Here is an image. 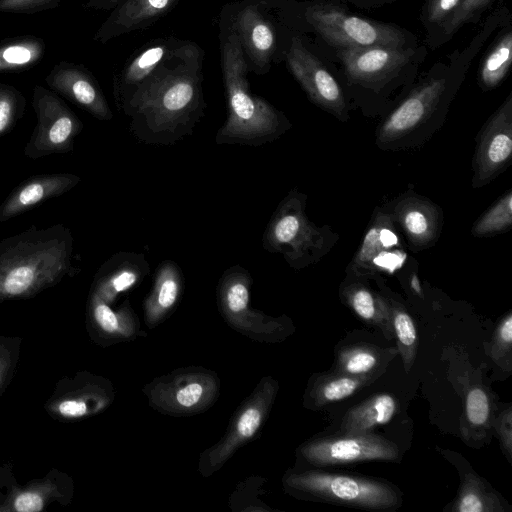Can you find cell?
<instances>
[{"label": "cell", "mask_w": 512, "mask_h": 512, "mask_svg": "<svg viewBox=\"0 0 512 512\" xmlns=\"http://www.w3.org/2000/svg\"><path fill=\"white\" fill-rule=\"evenodd\" d=\"M42 507V498L34 493L21 494L15 501V508L19 512H37Z\"/></svg>", "instance_id": "cell-42"}, {"label": "cell", "mask_w": 512, "mask_h": 512, "mask_svg": "<svg viewBox=\"0 0 512 512\" xmlns=\"http://www.w3.org/2000/svg\"><path fill=\"white\" fill-rule=\"evenodd\" d=\"M26 100L15 87L5 84L0 93V135L8 132L23 116Z\"/></svg>", "instance_id": "cell-37"}, {"label": "cell", "mask_w": 512, "mask_h": 512, "mask_svg": "<svg viewBox=\"0 0 512 512\" xmlns=\"http://www.w3.org/2000/svg\"><path fill=\"white\" fill-rule=\"evenodd\" d=\"M345 304L367 325L379 329L392 340V330L386 298L360 282H351L341 289Z\"/></svg>", "instance_id": "cell-29"}, {"label": "cell", "mask_w": 512, "mask_h": 512, "mask_svg": "<svg viewBox=\"0 0 512 512\" xmlns=\"http://www.w3.org/2000/svg\"><path fill=\"white\" fill-rule=\"evenodd\" d=\"M286 61L311 101L342 121L347 119V105L339 84L299 38H292Z\"/></svg>", "instance_id": "cell-13"}, {"label": "cell", "mask_w": 512, "mask_h": 512, "mask_svg": "<svg viewBox=\"0 0 512 512\" xmlns=\"http://www.w3.org/2000/svg\"><path fill=\"white\" fill-rule=\"evenodd\" d=\"M238 36L248 66L266 73L276 50V34L272 23L257 4H247L238 10L230 22Z\"/></svg>", "instance_id": "cell-18"}, {"label": "cell", "mask_w": 512, "mask_h": 512, "mask_svg": "<svg viewBox=\"0 0 512 512\" xmlns=\"http://www.w3.org/2000/svg\"><path fill=\"white\" fill-rule=\"evenodd\" d=\"M393 218L398 221L410 247L422 250L435 243L443 223L441 209L418 195H407L395 203Z\"/></svg>", "instance_id": "cell-21"}, {"label": "cell", "mask_w": 512, "mask_h": 512, "mask_svg": "<svg viewBox=\"0 0 512 512\" xmlns=\"http://www.w3.org/2000/svg\"><path fill=\"white\" fill-rule=\"evenodd\" d=\"M460 2L461 0H428L425 7V23L443 26Z\"/></svg>", "instance_id": "cell-41"}, {"label": "cell", "mask_w": 512, "mask_h": 512, "mask_svg": "<svg viewBox=\"0 0 512 512\" xmlns=\"http://www.w3.org/2000/svg\"><path fill=\"white\" fill-rule=\"evenodd\" d=\"M410 287L412 291L417 295H422V288L417 275H413L410 279Z\"/></svg>", "instance_id": "cell-45"}, {"label": "cell", "mask_w": 512, "mask_h": 512, "mask_svg": "<svg viewBox=\"0 0 512 512\" xmlns=\"http://www.w3.org/2000/svg\"><path fill=\"white\" fill-rule=\"evenodd\" d=\"M149 272L142 254L120 252L109 258L97 274L98 295L104 301L133 288Z\"/></svg>", "instance_id": "cell-25"}, {"label": "cell", "mask_w": 512, "mask_h": 512, "mask_svg": "<svg viewBox=\"0 0 512 512\" xmlns=\"http://www.w3.org/2000/svg\"><path fill=\"white\" fill-rule=\"evenodd\" d=\"M494 0H461L459 6L443 25L445 36H452L463 25L477 21Z\"/></svg>", "instance_id": "cell-38"}, {"label": "cell", "mask_w": 512, "mask_h": 512, "mask_svg": "<svg viewBox=\"0 0 512 512\" xmlns=\"http://www.w3.org/2000/svg\"><path fill=\"white\" fill-rule=\"evenodd\" d=\"M398 354L397 348H382L369 343H353L335 350L333 370L355 377H380Z\"/></svg>", "instance_id": "cell-26"}, {"label": "cell", "mask_w": 512, "mask_h": 512, "mask_svg": "<svg viewBox=\"0 0 512 512\" xmlns=\"http://www.w3.org/2000/svg\"><path fill=\"white\" fill-rule=\"evenodd\" d=\"M149 405L162 414L191 416L208 410L220 395L218 375L203 367H184L155 378L144 388Z\"/></svg>", "instance_id": "cell-7"}, {"label": "cell", "mask_w": 512, "mask_h": 512, "mask_svg": "<svg viewBox=\"0 0 512 512\" xmlns=\"http://www.w3.org/2000/svg\"><path fill=\"white\" fill-rule=\"evenodd\" d=\"M512 61V32L502 31L483 59L479 70V84L485 90L497 87L506 77Z\"/></svg>", "instance_id": "cell-33"}, {"label": "cell", "mask_w": 512, "mask_h": 512, "mask_svg": "<svg viewBox=\"0 0 512 512\" xmlns=\"http://www.w3.org/2000/svg\"><path fill=\"white\" fill-rule=\"evenodd\" d=\"M182 289L183 277L179 267L172 261L163 262L144 304V320L149 328L159 325L172 313Z\"/></svg>", "instance_id": "cell-27"}, {"label": "cell", "mask_w": 512, "mask_h": 512, "mask_svg": "<svg viewBox=\"0 0 512 512\" xmlns=\"http://www.w3.org/2000/svg\"><path fill=\"white\" fill-rule=\"evenodd\" d=\"M512 225V191L508 190L473 225L475 237H488L503 233Z\"/></svg>", "instance_id": "cell-35"}, {"label": "cell", "mask_w": 512, "mask_h": 512, "mask_svg": "<svg viewBox=\"0 0 512 512\" xmlns=\"http://www.w3.org/2000/svg\"><path fill=\"white\" fill-rule=\"evenodd\" d=\"M458 470L460 485L454 500L444 510L450 512H506L509 503L478 475L460 454L450 450H439Z\"/></svg>", "instance_id": "cell-19"}, {"label": "cell", "mask_w": 512, "mask_h": 512, "mask_svg": "<svg viewBox=\"0 0 512 512\" xmlns=\"http://www.w3.org/2000/svg\"><path fill=\"white\" fill-rule=\"evenodd\" d=\"M282 482L288 494L302 500L384 512L402 506L400 489L379 478L310 469L288 471Z\"/></svg>", "instance_id": "cell-4"}, {"label": "cell", "mask_w": 512, "mask_h": 512, "mask_svg": "<svg viewBox=\"0 0 512 512\" xmlns=\"http://www.w3.org/2000/svg\"><path fill=\"white\" fill-rule=\"evenodd\" d=\"M278 389V382L270 376L258 383L234 413L222 438L201 454L198 470L203 477L217 472L237 450L260 432Z\"/></svg>", "instance_id": "cell-8"}, {"label": "cell", "mask_w": 512, "mask_h": 512, "mask_svg": "<svg viewBox=\"0 0 512 512\" xmlns=\"http://www.w3.org/2000/svg\"><path fill=\"white\" fill-rule=\"evenodd\" d=\"M487 354L502 369L511 370L512 313L508 312L498 323L488 344Z\"/></svg>", "instance_id": "cell-36"}, {"label": "cell", "mask_w": 512, "mask_h": 512, "mask_svg": "<svg viewBox=\"0 0 512 512\" xmlns=\"http://www.w3.org/2000/svg\"><path fill=\"white\" fill-rule=\"evenodd\" d=\"M59 411L65 416L78 417L86 413L87 407L82 401L68 400L60 404Z\"/></svg>", "instance_id": "cell-43"}, {"label": "cell", "mask_w": 512, "mask_h": 512, "mask_svg": "<svg viewBox=\"0 0 512 512\" xmlns=\"http://www.w3.org/2000/svg\"><path fill=\"white\" fill-rule=\"evenodd\" d=\"M189 41L173 37L153 39L138 49L113 78V96L122 109L135 91L163 64L174 59Z\"/></svg>", "instance_id": "cell-15"}, {"label": "cell", "mask_w": 512, "mask_h": 512, "mask_svg": "<svg viewBox=\"0 0 512 512\" xmlns=\"http://www.w3.org/2000/svg\"><path fill=\"white\" fill-rule=\"evenodd\" d=\"M61 0H0V12L34 14L55 8Z\"/></svg>", "instance_id": "cell-40"}, {"label": "cell", "mask_w": 512, "mask_h": 512, "mask_svg": "<svg viewBox=\"0 0 512 512\" xmlns=\"http://www.w3.org/2000/svg\"><path fill=\"white\" fill-rule=\"evenodd\" d=\"M52 91L64 96L99 120H110L112 111L99 83L83 65L60 61L45 77Z\"/></svg>", "instance_id": "cell-17"}, {"label": "cell", "mask_w": 512, "mask_h": 512, "mask_svg": "<svg viewBox=\"0 0 512 512\" xmlns=\"http://www.w3.org/2000/svg\"><path fill=\"white\" fill-rule=\"evenodd\" d=\"M397 411L396 398L388 393L373 395L344 414L340 431L342 433L368 432L376 426L392 420Z\"/></svg>", "instance_id": "cell-30"}, {"label": "cell", "mask_w": 512, "mask_h": 512, "mask_svg": "<svg viewBox=\"0 0 512 512\" xmlns=\"http://www.w3.org/2000/svg\"><path fill=\"white\" fill-rule=\"evenodd\" d=\"M179 0H123L94 35V40L106 44L114 38L150 27L169 13Z\"/></svg>", "instance_id": "cell-20"}, {"label": "cell", "mask_w": 512, "mask_h": 512, "mask_svg": "<svg viewBox=\"0 0 512 512\" xmlns=\"http://www.w3.org/2000/svg\"><path fill=\"white\" fill-rule=\"evenodd\" d=\"M204 52L189 41L182 52L163 64L121 109L131 129L151 144H172L190 134L204 115Z\"/></svg>", "instance_id": "cell-1"}, {"label": "cell", "mask_w": 512, "mask_h": 512, "mask_svg": "<svg viewBox=\"0 0 512 512\" xmlns=\"http://www.w3.org/2000/svg\"><path fill=\"white\" fill-rule=\"evenodd\" d=\"M46 44L33 35L17 36L0 43V73L28 69L42 60Z\"/></svg>", "instance_id": "cell-31"}, {"label": "cell", "mask_w": 512, "mask_h": 512, "mask_svg": "<svg viewBox=\"0 0 512 512\" xmlns=\"http://www.w3.org/2000/svg\"><path fill=\"white\" fill-rule=\"evenodd\" d=\"M493 397L483 384L469 385L463 397L459 431L463 441L474 448L489 442L495 420Z\"/></svg>", "instance_id": "cell-24"}, {"label": "cell", "mask_w": 512, "mask_h": 512, "mask_svg": "<svg viewBox=\"0 0 512 512\" xmlns=\"http://www.w3.org/2000/svg\"><path fill=\"white\" fill-rule=\"evenodd\" d=\"M512 155V94L479 133L473 161L474 188L493 180L510 163Z\"/></svg>", "instance_id": "cell-14"}, {"label": "cell", "mask_w": 512, "mask_h": 512, "mask_svg": "<svg viewBox=\"0 0 512 512\" xmlns=\"http://www.w3.org/2000/svg\"><path fill=\"white\" fill-rule=\"evenodd\" d=\"M75 242L64 224L28 229L0 240V291L25 294L74 269Z\"/></svg>", "instance_id": "cell-3"}, {"label": "cell", "mask_w": 512, "mask_h": 512, "mask_svg": "<svg viewBox=\"0 0 512 512\" xmlns=\"http://www.w3.org/2000/svg\"><path fill=\"white\" fill-rule=\"evenodd\" d=\"M339 55L351 82L374 88L398 75L413 58L414 50L406 47H350L343 48Z\"/></svg>", "instance_id": "cell-16"}, {"label": "cell", "mask_w": 512, "mask_h": 512, "mask_svg": "<svg viewBox=\"0 0 512 512\" xmlns=\"http://www.w3.org/2000/svg\"><path fill=\"white\" fill-rule=\"evenodd\" d=\"M252 277L234 266L224 272L217 289V301L226 322L241 333L257 340L275 342L285 337L283 320L249 308Z\"/></svg>", "instance_id": "cell-12"}, {"label": "cell", "mask_w": 512, "mask_h": 512, "mask_svg": "<svg viewBox=\"0 0 512 512\" xmlns=\"http://www.w3.org/2000/svg\"><path fill=\"white\" fill-rule=\"evenodd\" d=\"M374 382L370 378L355 377L332 369L314 375L306 389L304 405L321 409L333 402L342 401Z\"/></svg>", "instance_id": "cell-28"}, {"label": "cell", "mask_w": 512, "mask_h": 512, "mask_svg": "<svg viewBox=\"0 0 512 512\" xmlns=\"http://www.w3.org/2000/svg\"><path fill=\"white\" fill-rule=\"evenodd\" d=\"M493 432H496L500 446L509 463H512V407L502 409L494 420Z\"/></svg>", "instance_id": "cell-39"}, {"label": "cell", "mask_w": 512, "mask_h": 512, "mask_svg": "<svg viewBox=\"0 0 512 512\" xmlns=\"http://www.w3.org/2000/svg\"><path fill=\"white\" fill-rule=\"evenodd\" d=\"M395 219L391 213L379 212L367 230L362 244L351 262L355 274L374 273L377 270L396 267L401 253L391 248L399 245L395 232Z\"/></svg>", "instance_id": "cell-22"}, {"label": "cell", "mask_w": 512, "mask_h": 512, "mask_svg": "<svg viewBox=\"0 0 512 512\" xmlns=\"http://www.w3.org/2000/svg\"><path fill=\"white\" fill-rule=\"evenodd\" d=\"M308 23L330 44L342 48L383 46L405 48L406 35L398 27L376 22L324 4L306 10Z\"/></svg>", "instance_id": "cell-9"}, {"label": "cell", "mask_w": 512, "mask_h": 512, "mask_svg": "<svg viewBox=\"0 0 512 512\" xmlns=\"http://www.w3.org/2000/svg\"><path fill=\"white\" fill-rule=\"evenodd\" d=\"M390 326L403 367L409 373L417 356L418 333L415 322L405 307L392 298H386Z\"/></svg>", "instance_id": "cell-32"}, {"label": "cell", "mask_w": 512, "mask_h": 512, "mask_svg": "<svg viewBox=\"0 0 512 512\" xmlns=\"http://www.w3.org/2000/svg\"><path fill=\"white\" fill-rule=\"evenodd\" d=\"M123 0H86L85 7L95 10H112Z\"/></svg>", "instance_id": "cell-44"}, {"label": "cell", "mask_w": 512, "mask_h": 512, "mask_svg": "<svg viewBox=\"0 0 512 512\" xmlns=\"http://www.w3.org/2000/svg\"><path fill=\"white\" fill-rule=\"evenodd\" d=\"M299 456L309 465L320 468L350 465L365 461H399V447L373 433H342L311 439L303 443Z\"/></svg>", "instance_id": "cell-11"}, {"label": "cell", "mask_w": 512, "mask_h": 512, "mask_svg": "<svg viewBox=\"0 0 512 512\" xmlns=\"http://www.w3.org/2000/svg\"><path fill=\"white\" fill-rule=\"evenodd\" d=\"M36 126L24 147V155L36 160L73 150L74 140L83 123L52 90L36 85L32 94Z\"/></svg>", "instance_id": "cell-10"}, {"label": "cell", "mask_w": 512, "mask_h": 512, "mask_svg": "<svg viewBox=\"0 0 512 512\" xmlns=\"http://www.w3.org/2000/svg\"><path fill=\"white\" fill-rule=\"evenodd\" d=\"M306 196L292 190L279 203L264 232L263 247L281 254L295 269L319 261L334 245L328 228L315 226L306 216Z\"/></svg>", "instance_id": "cell-6"}, {"label": "cell", "mask_w": 512, "mask_h": 512, "mask_svg": "<svg viewBox=\"0 0 512 512\" xmlns=\"http://www.w3.org/2000/svg\"><path fill=\"white\" fill-rule=\"evenodd\" d=\"M80 181V177L72 173L43 174L26 179L2 203L0 222L8 221L50 198L68 192Z\"/></svg>", "instance_id": "cell-23"}, {"label": "cell", "mask_w": 512, "mask_h": 512, "mask_svg": "<svg viewBox=\"0 0 512 512\" xmlns=\"http://www.w3.org/2000/svg\"><path fill=\"white\" fill-rule=\"evenodd\" d=\"M93 314L99 327L109 335L129 341L140 332L138 319L129 303L121 311L115 312L106 301L95 295Z\"/></svg>", "instance_id": "cell-34"}, {"label": "cell", "mask_w": 512, "mask_h": 512, "mask_svg": "<svg viewBox=\"0 0 512 512\" xmlns=\"http://www.w3.org/2000/svg\"><path fill=\"white\" fill-rule=\"evenodd\" d=\"M452 73L434 72L425 78L383 121L376 133L381 149H402L417 145L441 125L457 90Z\"/></svg>", "instance_id": "cell-5"}, {"label": "cell", "mask_w": 512, "mask_h": 512, "mask_svg": "<svg viewBox=\"0 0 512 512\" xmlns=\"http://www.w3.org/2000/svg\"><path fill=\"white\" fill-rule=\"evenodd\" d=\"M221 68L227 119L218 130L216 143L259 146L290 128V122L280 111L250 91L249 66L230 22L221 37Z\"/></svg>", "instance_id": "cell-2"}]
</instances>
